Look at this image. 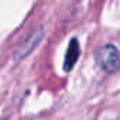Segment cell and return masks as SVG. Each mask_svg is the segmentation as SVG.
<instances>
[{
    "label": "cell",
    "instance_id": "6da1fadb",
    "mask_svg": "<svg viewBox=\"0 0 120 120\" xmlns=\"http://www.w3.org/2000/svg\"><path fill=\"white\" fill-rule=\"evenodd\" d=\"M95 61L106 74H116L120 69V52L113 44H105L96 49Z\"/></svg>",
    "mask_w": 120,
    "mask_h": 120
},
{
    "label": "cell",
    "instance_id": "3957f363",
    "mask_svg": "<svg viewBox=\"0 0 120 120\" xmlns=\"http://www.w3.org/2000/svg\"><path fill=\"white\" fill-rule=\"evenodd\" d=\"M81 55V47H79V42L76 38H72L69 41V45H68V49L65 52V58H64V71L65 72H69L72 71V68L75 67L78 58Z\"/></svg>",
    "mask_w": 120,
    "mask_h": 120
},
{
    "label": "cell",
    "instance_id": "7a4b0ae2",
    "mask_svg": "<svg viewBox=\"0 0 120 120\" xmlns=\"http://www.w3.org/2000/svg\"><path fill=\"white\" fill-rule=\"evenodd\" d=\"M42 37H44V27L38 26L30 34H27V37L16 47V49H14V58L19 59V61L24 59L27 55H30L35 49V47L41 42Z\"/></svg>",
    "mask_w": 120,
    "mask_h": 120
}]
</instances>
